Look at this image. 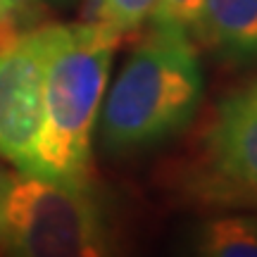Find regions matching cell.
Segmentation results:
<instances>
[{
	"label": "cell",
	"mask_w": 257,
	"mask_h": 257,
	"mask_svg": "<svg viewBox=\"0 0 257 257\" xmlns=\"http://www.w3.org/2000/svg\"><path fill=\"white\" fill-rule=\"evenodd\" d=\"M198 200L224 207H257V79L226 93L188 169Z\"/></svg>",
	"instance_id": "4"
},
{
	"label": "cell",
	"mask_w": 257,
	"mask_h": 257,
	"mask_svg": "<svg viewBox=\"0 0 257 257\" xmlns=\"http://www.w3.org/2000/svg\"><path fill=\"white\" fill-rule=\"evenodd\" d=\"M193 38L224 62L257 67V0H205Z\"/></svg>",
	"instance_id": "6"
},
{
	"label": "cell",
	"mask_w": 257,
	"mask_h": 257,
	"mask_svg": "<svg viewBox=\"0 0 257 257\" xmlns=\"http://www.w3.org/2000/svg\"><path fill=\"white\" fill-rule=\"evenodd\" d=\"M38 0H0V43L36 27Z\"/></svg>",
	"instance_id": "10"
},
{
	"label": "cell",
	"mask_w": 257,
	"mask_h": 257,
	"mask_svg": "<svg viewBox=\"0 0 257 257\" xmlns=\"http://www.w3.org/2000/svg\"><path fill=\"white\" fill-rule=\"evenodd\" d=\"M50 41L46 24L0 43V160L19 172L31 167Z\"/></svg>",
	"instance_id": "5"
},
{
	"label": "cell",
	"mask_w": 257,
	"mask_h": 257,
	"mask_svg": "<svg viewBox=\"0 0 257 257\" xmlns=\"http://www.w3.org/2000/svg\"><path fill=\"white\" fill-rule=\"evenodd\" d=\"M202 3L205 0H157L148 15V24L155 29H176L193 36Z\"/></svg>",
	"instance_id": "9"
},
{
	"label": "cell",
	"mask_w": 257,
	"mask_h": 257,
	"mask_svg": "<svg viewBox=\"0 0 257 257\" xmlns=\"http://www.w3.org/2000/svg\"><path fill=\"white\" fill-rule=\"evenodd\" d=\"M193 252L205 257H257V214H221L193 236Z\"/></svg>",
	"instance_id": "7"
},
{
	"label": "cell",
	"mask_w": 257,
	"mask_h": 257,
	"mask_svg": "<svg viewBox=\"0 0 257 257\" xmlns=\"http://www.w3.org/2000/svg\"><path fill=\"white\" fill-rule=\"evenodd\" d=\"M50 3H55V5H60V8H67V5H72V3H76V0H50Z\"/></svg>",
	"instance_id": "12"
},
{
	"label": "cell",
	"mask_w": 257,
	"mask_h": 257,
	"mask_svg": "<svg viewBox=\"0 0 257 257\" xmlns=\"http://www.w3.org/2000/svg\"><path fill=\"white\" fill-rule=\"evenodd\" d=\"M202 64L191 34L150 27L105 93L102 148L128 155L181 134L202 102Z\"/></svg>",
	"instance_id": "2"
},
{
	"label": "cell",
	"mask_w": 257,
	"mask_h": 257,
	"mask_svg": "<svg viewBox=\"0 0 257 257\" xmlns=\"http://www.w3.org/2000/svg\"><path fill=\"white\" fill-rule=\"evenodd\" d=\"M119 41V31L95 19L53 27L41 124L27 172L62 181H88L91 138L98 128Z\"/></svg>",
	"instance_id": "1"
},
{
	"label": "cell",
	"mask_w": 257,
	"mask_h": 257,
	"mask_svg": "<svg viewBox=\"0 0 257 257\" xmlns=\"http://www.w3.org/2000/svg\"><path fill=\"white\" fill-rule=\"evenodd\" d=\"M0 250L17 257L110 252V226L91 181L10 172L0 205Z\"/></svg>",
	"instance_id": "3"
},
{
	"label": "cell",
	"mask_w": 257,
	"mask_h": 257,
	"mask_svg": "<svg viewBox=\"0 0 257 257\" xmlns=\"http://www.w3.org/2000/svg\"><path fill=\"white\" fill-rule=\"evenodd\" d=\"M8 179H10V172H5L0 167V205H3V195H5V186H8Z\"/></svg>",
	"instance_id": "11"
},
{
	"label": "cell",
	"mask_w": 257,
	"mask_h": 257,
	"mask_svg": "<svg viewBox=\"0 0 257 257\" xmlns=\"http://www.w3.org/2000/svg\"><path fill=\"white\" fill-rule=\"evenodd\" d=\"M155 3L157 0H91L83 19L102 22L124 36L146 22Z\"/></svg>",
	"instance_id": "8"
}]
</instances>
